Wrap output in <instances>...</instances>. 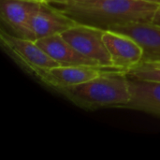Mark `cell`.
<instances>
[{
    "instance_id": "15",
    "label": "cell",
    "mask_w": 160,
    "mask_h": 160,
    "mask_svg": "<svg viewBox=\"0 0 160 160\" xmlns=\"http://www.w3.org/2000/svg\"><path fill=\"white\" fill-rule=\"evenodd\" d=\"M26 1H36V2H45V0H26Z\"/></svg>"
},
{
    "instance_id": "10",
    "label": "cell",
    "mask_w": 160,
    "mask_h": 160,
    "mask_svg": "<svg viewBox=\"0 0 160 160\" xmlns=\"http://www.w3.org/2000/svg\"><path fill=\"white\" fill-rule=\"evenodd\" d=\"M110 30L133 38L143 49L142 60H160V25L153 22H133Z\"/></svg>"
},
{
    "instance_id": "14",
    "label": "cell",
    "mask_w": 160,
    "mask_h": 160,
    "mask_svg": "<svg viewBox=\"0 0 160 160\" xmlns=\"http://www.w3.org/2000/svg\"><path fill=\"white\" fill-rule=\"evenodd\" d=\"M143 1H146V2H150V3H155V4L160 5V0H143Z\"/></svg>"
},
{
    "instance_id": "2",
    "label": "cell",
    "mask_w": 160,
    "mask_h": 160,
    "mask_svg": "<svg viewBox=\"0 0 160 160\" xmlns=\"http://www.w3.org/2000/svg\"><path fill=\"white\" fill-rule=\"evenodd\" d=\"M71 102L87 110L123 108L131 99L126 71H109L89 82L56 89Z\"/></svg>"
},
{
    "instance_id": "3",
    "label": "cell",
    "mask_w": 160,
    "mask_h": 160,
    "mask_svg": "<svg viewBox=\"0 0 160 160\" xmlns=\"http://www.w3.org/2000/svg\"><path fill=\"white\" fill-rule=\"evenodd\" d=\"M0 39L4 50L31 74L36 68L50 69L60 66L36 41L11 35L3 29L0 33Z\"/></svg>"
},
{
    "instance_id": "4",
    "label": "cell",
    "mask_w": 160,
    "mask_h": 160,
    "mask_svg": "<svg viewBox=\"0 0 160 160\" xmlns=\"http://www.w3.org/2000/svg\"><path fill=\"white\" fill-rule=\"evenodd\" d=\"M104 31L98 27L78 23L61 35L79 52L98 62L101 67L116 68L112 65L111 54L102 38Z\"/></svg>"
},
{
    "instance_id": "12",
    "label": "cell",
    "mask_w": 160,
    "mask_h": 160,
    "mask_svg": "<svg viewBox=\"0 0 160 160\" xmlns=\"http://www.w3.org/2000/svg\"><path fill=\"white\" fill-rule=\"evenodd\" d=\"M128 78L160 82V60H142L126 71Z\"/></svg>"
},
{
    "instance_id": "13",
    "label": "cell",
    "mask_w": 160,
    "mask_h": 160,
    "mask_svg": "<svg viewBox=\"0 0 160 160\" xmlns=\"http://www.w3.org/2000/svg\"><path fill=\"white\" fill-rule=\"evenodd\" d=\"M153 23L155 24H158V25H160V5L158 7V8L157 9L156 13H155V16H154V19H153Z\"/></svg>"
},
{
    "instance_id": "8",
    "label": "cell",
    "mask_w": 160,
    "mask_h": 160,
    "mask_svg": "<svg viewBox=\"0 0 160 160\" xmlns=\"http://www.w3.org/2000/svg\"><path fill=\"white\" fill-rule=\"evenodd\" d=\"M37 44L54 59L60 66H92L101 67L98 62L84 56L71 46L61 34L45 37L36 40ZM103 68V67H101Z\"/></svg>"
},
{
    "instance_id": "5",
    "label": "cell",
    "mask_w": 160,
    "mask_h": 160,
    "mask_svg": "<svg viewBox=\"0 0 160 160\" xmlns=\"http://www.w3.org/2000/svg\"><path fill=\"white\" fill-rule=\"evenodd\" d=\"M109 71L124 70L119 68L92 66H59L50 69L37 68L33 75H35L43 83L56 90L61 87L71 86L89 82Z\"/></svg>"
},
{
    "instance_id": "6",
    "label": "cell",
    "mask_w": 160,
    "mask_h": 160,
    "mask_svg": "<svg viewBox=\"0 0 160 160\" xmlns=\"http://www.w3.org/2000/svg\"><path fill=\"white\" fill-rule=\"evenodd\" d=\"M102 38L114 68L127 71L142 60L143 49L130 36L113 30H105Z\"/></svg>"
},
{
    "instance_id": "1",
    "label": "cell",
    "mask_w": 160,
    "mask_h": 160,
    "mask_svg": "<svg viewBox=\"0 0 160 160\" xmlns=\"http://www.w3.org/2000/svg\"><path fill=\"white\" fill-rule=\"evenodd\" d=\"M80 24L103 30L133 22H152L159 5L143 0H45Z\"/></svg>"
},
{
    "instance_id": "11",
    "label": "cell",
    "mask_w": 160,
    "mask_h": 160,
    "mask_svg": "<svg viewBox=\"0 0 160 160\" xmlns=\"http://www.w3.org/2000/svg\"><path fill=\"white\" fill-rule=\"evenodd\" d=\"M128 84L131 99L123 108L160 116V82L128 78Z\"/></svg>"
},
{
    "instance_id": "7",
    "label": "cell",
    "mask_w": 160,
    "mask_h": 160,
    "mask_svg": "<svg viewBox=\"0 0 160 160\" xmlns=\"http://www.w3.org/2000/svg\"><path fill=\"white\" fill-rule=\"evenodd\" d=\"M42 2L26 0H1L2 20L11 28L15 36L36 41L31 18Z\"/></svg>"
},
{
    "instance_id": "9",
    "label": "cell",
    "mask_w": 160,
    "mask_h": 160,
    "mask_svg": "<svg viewBox=\"0 0 160 160\" xmlns=\"http://www.w3.org/2000/svg\"><path fill=\"white\" fill-rule=\"evenodd\" d=\"M76 24L78 22L52 8L45 2L40 3L31 18V25L37 40L55 34H62Z\"/></svg>"
}]
</instances>
